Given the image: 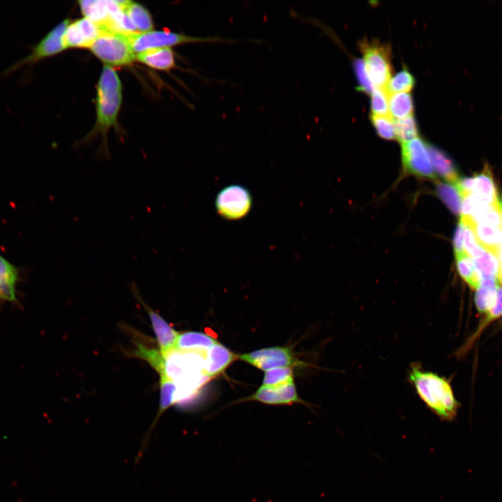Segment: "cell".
I'll list each match as a JSON object with an SVG mask.
<instances>
[{
    "mask_svg": "<svg viewBox=\"0 0 502 502\" xmlns=\"http://www.w3.org/2000/svg\"><path fill=\"white\" fill-rule=\"evenodd\" d=\"M238 357L265 372L276 367H291L296 363L290 349L284 347L263 348Z\"/></svg>",
    "mask_w": 502,
    "mask_h": 502,
    "instance_id": "obj_9",
    "label": "cell"
},
{
    "mask_svg": "<svg viewBox=\"0 0 502 502\" xmlns=\"http://www.w3.org/2000/svg\"><path fill=\"white\" fill-rule=\"evenodd\" d=\"M19 272L16 266L0 254V300L16 301Z\"/></svg>",
    "mask_w": 502,
    "mask_h": 502,
    "instance_id": "obj_17",
    "label": "cell"
},
{
    "mask_svg": "<svg viewBox=\"0 0 502 502\" xmlns=\"http://www.w3.org/2000/svg\"><path fill=\"white\" fill-rule=\"evenodd\" d=\"M500 264H501V263H500ZM497 280L499 281V282L500 283V284L502 285V265H501V266H500V271H499V275H498V279H497Z\"/></svg>",
    "mask_w": 502,
    "mask_h": 502,
    "instance_id": "obj_36",
    "label": "cell"
},
{
    "mask_svg": "<svg viewBox=\"0 0 502 502\" xmlns=\"http://www.w3.org/2000/svg\"><path fill=\"white\" fill-rule=\"evenodd\" d=\"M353 68L358 82L357 89L366 93H372L374 87L366 73L363 60L356 59Z\"/></svg>",
    "mask_w": 502,
    "mask_h": 502,
    "instance_id": "obj_34",
    "label": "cell"
},
{
    "mask_svg": "<svg viewBox=\"0 0 502 502\" xmlns=\"http://www.w3.org/2000/svg\"><path fill=\"white\" fill-rule=\"evenodd\" d=\"M436 192L446 206L455 214L461 213L462 199L455 186L440 183L437 185Z\"/></svg>",
    "mask_w": 502,
    "mask_h": 502,
    "instance_id": "obj_27",
    "label": "cell"
},
{
    "mask_svg": "<svg viewBox=\"0 0 502 502\" xmlns=\"http://www.w3.org/2000/svg\"><path fill=\"white\" fill-rule=\"evenodd\" d=\"M463 225L464 229V246L465 252L471 259H477L480 257L485 251L478 243L471 229L464 224H463Z\"/></svg>",
    "mask_w": 502,
    "mask_h": 502,
    "instance_id": "obj_32",
    "label": "cell"
},
{
    "mask_svg": "<svg viewBox=\"0 0 502 502\" xmlns=\"http://www.w3.org/2000/svg\"><path fill=\"white\" fill-rule=\"evenodd\" d=\"M236 358L234 353L224 345L216 343L205 353L204 373L209 378L221 374Z\"/></svg>",
    "mask_w": 502,
    "mask_h": 502,
    "instance_id": "obj_14",
    "label": "cell"
},
{
    "mask_svg": "<svg viewBox=\"0 0 502 502\" xmlns=\"http://www.w3.org/2000/svg\"><path fill=\"white\" fill-rule=\"evenodd\" d=\"M388 110L393 117L402 119L412 115L413 102L409 92L390 93L388 96Z\"/></svg>",
    "mask_w": 502,
    "mask_h": 502,
    "instance_id": "obj_23",
    "label": "cell"
},
{
    "mask_svg": "<svg viewBox=\"0 0 502 502\" xmlns=\"http://www.w3.org/2000/svg\"><path fill=\"white\" fill-rule=\"evenodd\" d=\"M216 343L217 340L207 334L188 331L179 335L176 349L205 353Z\"/></svg>",
    "mask_w": 502,
    "mask_h": 502,
    "instance_id": "obj_20",
    "label": "cell"
},
{
    "mask_svg": "<svg viewBox=\"0 0 502 502\" xmlns=\"http://www.w3.org/2000/svg\"><path fill=\"white\" fill-rule=\"evenodd\" d=\"M414 84L413 76L406 68H404L389 80L386 89L389 94L409 92L413 88Z\"/></svg>",
    "mask_w": 502,
    "mask_h": 502,
    "instance_id": "obj_28",
    "label": "cell"
},
{
    "mask_svg": "<svg viewBox=\"0 0 502 502\" xmlns=\"http://www.w3.org/2000/svg\"><path fill=\"white\" fill-rule=\"evenodd\" d=\"M402 160L407 173L421 177L434 178V170L427 149V144L416 138L402 144Z\"/></svg>",
    "mask_w": 502,
    "mask_h": 502,
    "instance_id": "obj_8",
    "label": "cell"
},
{
    "mask_svg": "<svg viewBox=\"0 0 502 502\" xmlns=\"http://www.w3.org/2000/svg\"><path fill=\"white\" fill-rule=\"evenodd\" d=\"M408 379L426 406L439 418L446 421L455 418L459 404L446 379L423 370L419 363H413Z\"/></svg>",
    "mask_w": 502,
    "mask_h": 502,
    "instance_id": "obj_1",
    "label": "cell"
},
{
    "mask_svg": "<svg viewBox=\"0 0 502 502\" xmlns=\"http://www.w3.org/2000/svg\"><path fill=\"white\" fill-rule=\"evenodd\" d=\"M499 210H500V213H501V220H502V197H501L499 200Z\"/></svg>",
    "mask_w": 502,
    "mask_h": 502,
    "instance_id": "obj_37",
    "label": "cell"
},
{
    "mask_svg": "<svg viewBox=\"0 0 502 502\" xmlns=\"http://www.w3.org/2000/svg\"><path fill=\"white\" fill-rule=\"evenodd\" d=\"M245 400L274 405L303 402L298 395L294 381L278 386L261 385L253 395Z\"/></svg>",
    "mask_w": 502,
    "mask_h": 502,
    "instance_id": "obj_11",
    "label": "cell"
},
{
    "mask_svg": "<svg viewBox=\"0 0 502 502\" xmlns=\"http://www.w3.org/2000/svg\"><path fill=\"white\" fill-rule=\"evenodd\" d=\"M145 308L149 316L151 325L156 336L159 351L164 358L171 351L176 349L179 333L174 329L158 312L149 306Z\"/></svg>",
    "mask_w": 502,
    "mask_h": 502,
    "instance_id": "obj_12",
    "label": "cell"
},
{
    "mask_svg": "<svg viewBox=\"0 0 502 502\" xmlns=\"http://www.w3.org/2000/svg\"><path fill=\"white\" fill-rule=\"evenodd\" d=\"M427 149L435 171L447 181L455 183L459 176L451 158L444 151L432 144H427Z\"/></svg>",
    "mask_w": 502,
    "mask_h": 502,
    "instance_id": "obj_19",
    "label": "cell"
},
{
    "mask_svg": "<svg viewBox=\"0 0 502 502\" xmlns=\"http://www.w3.org/2000/svg\"><path fill=\"white\" fill-rule=\"evenodd\" d=\"M455 257L457 269L460 276L472 289H477L480 280L473 260L466 253Z\"/></svg>",
    "mask_w": 502,
    "mask_h": 502,
    "instance_id": "obj_25",
    "label": "cell"
},
{
    "mask_svg": "<svg viewBox=\"0 0 502 502\" xmlns=\"http://www.w3.org/2000/svg\"><path fill=\"white\" fill-rule=\"evenodd\" d=\"M366 73L376 88L386 89L391 78L390 50L378 41L363 40L360 44Z\"/></svg>",
    "mask_w": 502,
    "mask_h": 502,
    "instance_id": "obj_5",
    "label": "cell"
},
{
    "mask_svg": "<svg viewBox=\"0 0 502 502\" xmlns=\"http://www.w3.org/2000/svg\"><path fill=\"white\" fill-rule=\"evenodd\" d=\"M78 3L85 17L100 27L108 23L114 13L122 9L120 1L82 0Z\"/></svg>",
    "mask_w": 502,
    "mask_h": 502,
    "instance_id": "obj_13",
    "label": "cell"
},
{
    "mask_svg": "<svg viewBox=\"0 0 502 502\" xmlns=\"http://www.w3.org/2000/svg\"><path fill=\"white\" fill-rule=\"evenodd\" d=\"M396 139L401 143L418 137V128L413 115L393 120Z\"/></svg>",
    "mask_w": 502,
    "mask_h": 502,
    "instance_id": "obj_26",
    "label": "cell"
},
{
    "mask_svg": "<svg viewBox=\"0 0 502 502\" xmlns=\"http://www.w3.org/2000/svg\"><path fill=\"white\" fill-rule=\"evenodd\" d=\"M464 225L459 221L453 238V248L455 256L466 253L464 246Z\"/></svg>",
    "mask_w": 502,
    "mask_h": 502,
    "instance_id": "obj_35",
    "label": "cell"
},
{
    "mask_svg": "<svg viewBox=\"0 0 502 502\" xmlns=\"http://www.w3.org/2000/svg\"><path fill=\"white\" fill-rule=\"evenodd\" d=\"M139 62L155 69L169 70L175 66L174 53L170 47L153 48L136 54Z\"/></svg>",
    "mask_w": 502,
    "mask_h": 502,
    "instance_id": "obj_18",
    "label": "cell"
},
{
    "mask_svg": "<svg viewBox=\"0 0 502 502\" xmlns=\"http://www.w3.org/2000/svg\"><path fill=\"white\" fill-rule=\"evenodd\" d=\"M103 33L100 26L84 17L70 23L63 36L66 48L88 47Z\"/></svg>",
    "mask_w": 502,
    "mask_h": 502,
    "instance_id": "obj_10",
    "label": "cell"
},
{
    "mask_svg": "<svg viewBox=\"0 0 502 502\" xmlns=\"http://www.w3.org/2000/svg\"><path fill=\"white\" fill-rule=\"evenodd\" d=\"M388 96L386 89L375 88L371 96V111L372 114L388 115Z\"/></svg>",
    "mask_w": 502,
    "mask_h": 502,
    "instance_id": "obj_31",
    "label": "cell"
},
{
    "mask_svg": "<svg viewBox=\"0 0 502 502\" xmlns=\"http://www.w3.org/2000/svg\"><path fill=\"white\" fill-rule=\"evenodd\" d=\"M121 6L139 32L152 31L153 21L149 12L142 5L131 1H120Z\"/></svg>",
    "mask_w": 502,
    "mask_h": 502,
    "instance_id": "obj_21",
    "label": "cell"
},
{
    "mask_svg": "<svg viewBox=\"0 0 502 502\" xmlns=\"http://www.w3.org/2000/svg\"><path fill=\"white\" fill-rule=\"evenodd\" d=\"M128 34L106 31L89 47L91 51L107 66H122L136 59Z\"/></svg>",
    "mask_w": 502,
    "mask_h": 502,
    "instance_id": "obj_4",
    "label": "cell"
},
{
    "mask_svg": "<svg viewBox=\"0 0 502 502\" xmlns=\"http://www.w3.org/2000/svg\"><path fill=\"white\" fill-rule=\"evenodd\" d=\"M499 259H500V263H501V264L502 265V245H501V250H500V252H499Z\"/></svg>",
    "mask_w": 502,
    "mask_h": 502,
    "instance_id": "obj_38",
    "label": "cell"
},
{
    "mask_svg": "<svg viewBox=\"0 0 502 502\" xmlns=\"http://www.w3.org/2000/svg\"><path fill=\"white\" fill-rule=\"evenodd\" d=\"M497 280H480L475 294V304L480 312L487 313L494 305L496 298Z\"/></svg>",
    "mask_w": 502,
    "mask_h": 502,
    "instance_id": "obj_22",
    "label": "cell"
},
{
    "mask_svg": "<svg viewBox=\"0 0 502 502\" xmlns=\"http://www.w3.org/2000/svg\"><path fill=\"white\" fill-rule=\"evenodd\" d=\"M370 120L377 134L383 139L392 140L396 138L394 121L390 115L371 114Z\"/></svg>",
    "mask_w": 502,
    "mask_h": 502,
    "instance_id": "obj_30",
    "label": "cell"
},
{
    "mask_svg": "<svg viewBox=\"0 0 502 502\" xmlns=\"http://www.w3.org/2000/svg\"><path fill=\"white\" fill-rule=\"evenodd\" d=\"M502 316V287L498 284L496 298L494 306L486 313V317L481 322L473 335V339L480 335L481 331L493 320Z\"/></svg>",
    "mask_w": 502,
    "mask_h": 502,
    "instance_id": "obj_33",
    "label": "cell"
},
{
    "mask_svg": "<svg viewBox=\"0 0 502 502\" xmlns=\"http://www.w3.org/2000/svg\"><path fill=\"white\" fill-rule=\"evenodd\" d=\"M252 197L249 191L240 185H230L222 189L215 199L218 212L225 218L237 220L250 211Z\"/></svg>",
    "mask_w": 502,
    "mask_h": 502,
    "instance_id": "obj_7",
    "label": "cell"
},
{
    "mask_svg": "<svg viewBox=\"0 0 502 502\" xmlns=\"http://www.w3.org/2000/svg\"><path fill=\"white\" fill-rule=\"evenodd\" d=\"M473 263L480 280L498 279L500 271V261L492 253L485 252L478 258L473 259Z\"/></svg>",
    "mask_w": 502,
    "mask_h": 502,
    "instance_id": "obj_24",
    "label": "cell"
},
{
    "mask_svg": "<svg viewBox=\"0 0 502 502\" xmlns=\"http://www.w3.org/2000/svg\"><path fill=\"white\" fill-rule=\"evenodd\" d=\"M488 204H498L500 197L490 167L486 164L482 170L472 176V191Z\"/></svg>",
    "mask_w": 502,
    "mask_h": 502,
    "instance_id": "obj_16",
    "label": "cell"
},
{
    "mask_svg": "<svg viewBox=\"0 0 502 502\" xmlns=\"http://www.w3.org/2000/svg\"><path fill=\"white\" fill-rule=\"evenodd\" d=\"M291 381H294L292 367H280L265 372L262 386H278Z\"/></svg>",
    "mask_w": 502,
    "mask_h": 502,
    "instance_id": "obj_29",
    "label": "cell"
},
{
    "mask_svg": "<svg viewBox=\"0 0 502 502\" xmlns=\"http://www.w3.org/2000/svg\"><path fill=\"white\" fill-rule=\"evenodd\" d=\"M69 24L68 19L61 22L32 47L29 54L13 63L5 69L2 74L10 73L24 66L33 65L63 51L66 49L63 43V36Z\"/></svg>",
    "mask_w": 502,
    "mask_h": 502,
    "instance_id": "obj_6",
    "label": "cell"
},
{
    "mask_svg": "<svg viewBox=\"0 0 502 502\" xmlns=\"http://www.w3.org/2000/svg\"><path fill=\"white\" fill-rule=\"evenodd\" d=\"M463 224L471 229L478 243L483 249L499 258L502 245L501 229L485 223Z\"/></svg>",
    "mask_w": 502,
    "mask_h": 502,
    "instance_id": "obj_15",
    "label": "cell"
},
{
    "mask_svg": "<svg viewBox=\"0 0 502 502\" xmlns=\"http://www.w3.org/2000/svg\"><path fill=\"white\" fill-rule=\"evenodd\" d=\"M121 102V82L116 70L106 65L97 86L96 131L105 135L116 125Z\"/></svg>",
    "mask_w": 502,
    "mask_h": 502,
    "instance_id": "obj_2",
    "label": "cell"
},
{
    "mask_svg": "<svg viewBox=\"0 0 502 502\" xmlns=\"http://www.w3.org/2000/svg\"><path fill=\"white\" fill-rule=\"evenodd\" d=\"M128 38L135 53L160 47H170L186 43H234L236 40L219 36L197 37L170 32L169 31H150L128 34Z\"/></svg>",
    "mask_w": 502,
    "mask_h": 502,
    "instance_id": "obj_3",
    "label": "cell"
}]
</instances>
